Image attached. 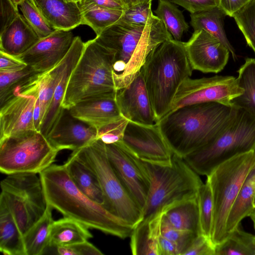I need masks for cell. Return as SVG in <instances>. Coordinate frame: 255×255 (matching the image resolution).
<instances>
[{"label": "cell", "mask_w": 255, "mask_h": 255, "mask_svg": "<svg viewBox=\"0 0 255 255\" xmlns=\"http://www.w3.org/2000/svg\"><path fill=\"white\" fill-rule=\"evenodd\" d=\"M48 204L64 216L89 229L125 239L134 227L108 211L84 194L71 179L63 165L52 164L39 174Z\"/></svg>", "instance_id": "1"}, {"label": "cell", "mask_w": 255, "mask_h": 255, "mask_svg": "<svg viewBox=\"0 0 255 255\" xmlns=\"http://www.w3.org/2000/svg\"><path fill=\"white\" fill-rule=\"evenodd\" d=\"M236 109L217 102L190 105L168 113L157 123L173 153L183 158L211 142Z\"/></svg>", "instance_id": "2"}, {"label": "cell", "mask_w": 255, "mask_h": 255, "mask_svg": "<svg viewBox=\"0 0 255 255\" xmlns=\"http://www.w3.org/2000/svg\"><path fill=\"white\" fill-rule=\"evenodd\" d=\"M172 38L156 15L146 25H131L120 19L95 38L115 52L113 76L117 91L132 81L154 48Z\"/></svg>", "instance_id": "3"}, {"label": "cell", "mask_w": 255, "mask_h": 255, "mask_svg": "<svg viewBox=\"0 0 255 255\" xmlns=\"http://www.w3.org/2000/svg\"><path fill=\"white\" fill-rule=\"evenodd\" d=\"M141 69L157 122L169 112L182 82L192 75L185 42L173 38L165 41L149 53Z\"/></svg>", "instance_id": "4"}, {"label": "cell", "mask_w": 255, "mask_h": 255, "mask_svg": "<svg viewBox=\"0 0 255 255\" xmlns=\"http://www.w3.org/2000/svg\"><path fill=\"white\" fill-rule=\"evenodd\" d=\"M142 162L150 182L142 220L162 213L178 202L197 197L203 183L183 158L174 154L168 162Z\"/></svg>", "instance_id": "5"}, {"label": "cell", "mask_w": 255, "mask_h": 255, "mask_svg": "<svg viewBox=\"0 0 255 255\" xmlns=\"http://www.w3.org/2000/svg\"><path fill=\"white\" fill-rule=\"evenodd\" d=\"M115 52L95 38L85 43L72 72L62 103L69 109L77 103L117 91L113 76Z\"/></svg>", "instance_id": "6"}, {"label": "cell", "mask_w": 255, "mask_h": 255, "mask_svg": "<svg viewBox=\"0 0 255 255\" xmlns=\"http://www.w3.org/2000/svg\"><path fill=\"white\" fill-rule=\"evenodd\" d=\"M255 149V117L236 107L233 116L209 143L183 159L197 174L208 176L223 162Z\"/></svg>", "instance_id": "7"}, {"label": "cell", "mask_w": 255, "mask_h": 255, "mask_svg": "<svg viewBox=\"0 0 255 255\" xmlns=\"http://www.w3.org/2000/svg\"><path fill=\"white\" fill-rule=\"evenodd\" d=\"M74 153L95 173L104 198L103 206L110 213L135 227L142 212L115 172L107 156L106 144L96 139Z\"/></svg>", "instance_id": "8"}, {"label": "cell", "mask_w": 255, "mask_h": 255, "mask_svg": "<svg viewBox=\"0 0 255 255\" xmlns=\"http://www.w3.org/2000/svg\"><path fill=\"white\" fill-rule=\"evenodd\" d=\"M255 164V151L238 155L218 165L208 176L213 201L211 240L216 246L226 239L231 208Z\"/></svg>", "instance_id": "9"}, {"label": "cell", "mask_w": 255, "mask_h": 255, "mask_svg": "<svg viewBox=\"0 0 255 255\" xmlns=\"http://www.w3.org/2000/svg\"><path fill=\"white\" fill-rule=\"evenodd\" d=\"M59 151L39 131L11 135L0 140V171L39 174L53 164Z\"/></svg>", "instance_id": "10"}, {"label": "cell", "mask_w": 255, "mask_h": 255, "mask_svg": "<svg viewBox=\"0 0 255 255\" xmlns=\"http://www.w3.org/2000/svg\"><path fill=\"white\" fill-rule=\"evenodd\" d=\"M2 199L12 213L22 235L44 214L47 206L37 174H8L0 181Z\"/></svg>", "instance_id": "11"}, {"label": "cell", "mask_w": 255, "mask_h": 255, "mask_svg": "<svg viewBox=\"0 0 255 255\" xmlns=\"http://www.w3.org/2000/svg\"><path fill=\"white\" fill-rule=\"evenodd\" d=\"M243 92L237 78L233 76L188 77L179 87L168 113L184 106L207 102L232 106L233 100Z\"/></svg>", "instance_id": "12"}, {"label": "cell", "mask_w": 255, "mask_h": 255, "mask_svg": "<svg viewBox=\"0 0 255 255\" xmlns=\"http://www.w3.org/2000/svg\"><path fill=\"white\" fill-rule=\"evenodd\" d=\"M109 160L116 175L131 197L142 209L150 182L142 160L123 142L106 144Z\"/></svg>", "instance_id": "13"}, {"label": "cell", "mask_w": 255, "mask_h": 255, "mask_svg": "<svg viewBox=\"0 0 255 255\" xmlns=\"http://www.w3.org/2000/svg\"><path fill=\"white\" fill-rule=\"evenodd\" d=\"M122 141L143 161L168 162L174 154L157 122L152 125H145L129 121Z\"/></svg>", "instance_id": "14"}, {"label": "cell", "mask_w": 255, "mask_h": 255, "mask_svg": "<svg viewBox=\"0 0 255 255\" xmlns=\"http://www.w3.org/2000/svg\"><path fill=\"white\" fill-rule=\"evenodd\" d=\"M185 47L193 70L205 73H218L226 66L229 49L216 37L205 30L194 31Z\"/></svg>", "instance_id": "15"}, {"label": "cell", "mask_w": 255, "mask_h": 255, "mask_svg": "<svg viewBox=\"0 0 255 255\" xmlns=\"http://www.w3.org/2000/svg\"><path fill=\"white\" fill-rule=\"evenodd\" d=\"M70 31L56 29L40 39L17 58L40 73L46 72L57 65L70 49L74 39Z\"/></svg>", "instance_id": "16"}, {"label": "cell", "mask_w": 255, "mask_h": 255, "mask_svg": "<svg viewBox=\"0 0 255 255\" xmlns=\"http://www.w3.org/2000/svg\"><path fill=\"white\" fill-rule=\"evenodd\" d=\"M46 138L58 151H74L97 139V129L74 117L69 109L63 108Z\"/></svg>", "instance_id": "17"}, {"label": "cell", "mask_w": 255, "mask_h": 255, "mask_svg": "<svg viewBox=\"0 0 255 255\" xmlns=\"http://www.w3.org/2000/svg\"><path fill=\"white\" fill-rule=\"evenodd\" d=\"M116 101L121 115L129 121L145 125L156 123L142 69L127 86L117 91Z\"/></svg>", "instance_id": "18"}, {"label": "cell", "mask_w": 255, "mask_h": 255, "mask_svg": "<svg viewBox=\"0 0 255 255\" xmlns=\"http://www.w3.org/2000/svg\"><path fill=\"white\" fill-rule=\"evenodd\" d=\"M38 97V94H18L0 106V140L23 131L36 130L34 111Z\"/></svg>", "instance_id": "19"}, {"label": "cell", "mask_w": 255, "mask_h": 255, "mask_svg": "<svg viewBox=\"0 0 255 255\" xmlns=\"http://www.w3.org/2000/svg\"><path fill=\"white\" fill-rule=\"evenodd\" d=\"M117 91L81 101L69 109L70 112L98 130L122 116L116 101Z\"/></svg>", "instance_id": "20"}, {"label": "cell", "mask_w": 255, "mask_h": 255, "mask_svg": "<svg viewBox=\"0 0 255 255\" xmlns=\"http://www.w3.org/2000/svg\"><path fill=\"white\" fill-rule=\"evenodd\" d=\"M85 43L79 36L74 37L68 52V59L62 75L56 87L52 101L42 122L40 131L46 137L58 120L63 108V100L70 76L78 63L84 49Z\"/></svg>", "instance_id": "21"}, {"label": "cell", "mask_w": 255, "mask_h": 255, "mask_svg": "<svg viewBox=\"0 0 255 255\" xmlns=\"http://www.w3.org/2000/svg\"><path fill=\"white\" fill-rule=\"evenodd\" d=\"M49 23L56 29L70 31L82 24L77 2L71 0H33Z\"/></svg>", "instance_id": "22"}, {"label": "cell", "mask_w": 255, "mask_h": 255, "mask_svg": "<svg viewBox=\"0 0 255 255\" xmlns=\"http://www.w3.org/2000/svg\"><path fill=\"white\" fill-rule=\"evenodd\" d=\"M40 38L20 14L0 34V51L16 57L24 53Z\"/></svg>", "instance_id": "23"}, {"label": "cell", "mask_w": 255, "mask_h": 255, "mask_svg": "<svg viewBox=\"0 0 255 255\" xmlns=\"http://www.w3.org/2000/svg\"><path fill=\"white\" fill-rule=\"evenodd\" d=\"M162 214L142 220L134 228L130 236L132 255H159L158 239Z\"/></svg>", "instance_id": "24"}, {"label": "cell", "mask_w": 255, "mask_h": 255, "mask_svg": "<svg viewBox=\"0 0 255 255\" xmlns=\"http://www.w3.org/2000/svg\"><path fill=\"white\" fill-rule=\"evenodd\" d=\"M32 67L12 72H0V106L18 95H26L39 82L41 75Z\"/></svg>", "instance_id": "25"}, {"label": "cell", "mask_w": 255, "mask_h": 255, "mask_svg": "<svg viewBox=\"0 0 255 255\" xmlns=\"http://www.w3.org/2000/svg\"><path fill=\"white\" fill-rule=\"evenodd\" d=\"M162 218L177 229L202 234L197 197L170 206L162 212Z\"/></svg>", "instance_id": "26"}, {"label": "cell", "mask_w": 255, "mask_h": 255, "mask_svg": "<svg viewBox=\"0 0 255 255\" xmlns=\"http://www.w3.org/2000/svg\"><path fill=\"white\" fill-rule=\"evenodd\" d=\"M64 165L77 188L91 200L103 206V193L97 177L92 170L73 153Z\"/></svg>", "instance_id": "27"}, {"label": "cell", "mask_w": 255, "mask_h": 255, "mask_svg": "<svg viewBox=\"0 0 255 255\" xmlns=\"http://www.w3.org/2000/svg\"><path fill=\"white\" fill-rule=\"evenodd\" d=\"M0 251L5 255H26L23 235L12 213L1 198Z\"/></svg>", "instance_id": "28"}, {"label": "cell", "mask_w": 255, "mask_h": 255, "mask_svg": "<svg viewBox=\"0 0 255 255\" xmlns=\"http://www.w3.org/2000/svg\"><path fill=\"white\" fill-rule=\"evenodd\" d=\"M89 229L82 223L66 216L54 221L51 228L48 248L88 241L93 237Z\"/></svg>", "instance_id": "29"}, {"label": "cell", "mask_w": 255, "mask_h": 255, "mask_svg": "<svg viewBox=\"0 0 255 255\" xmlns=\"http://www.w3.org/2000/svg\"><path fill=\"white\" fill-rule=\"evenodd\" d=\"M225 13L219 7L190 14V23L194 31L202 29L218 39L229 49L234 61L237 59L235 50L228 40L224 28Z\"/></svg>", "instance_id": "30"}, {"label": "cell", "mask_w": 255, "mask_h": 255, "mask_svg": "<svg viewBox=\"0 0 255 255\" xmlns=\"http://www.w3.org/2000/svg\"><path fill=\"white\" fill-rule=\"evenodd\" d=\"M53 209L47 204L43 215L23 235L26 255H43L48 249L51 228L54 222Z\"/></svg>", "instance_id": "31"}, {"label": "cell", "mask_w": 255, "mask_h": 255, "mask_svg": "<svg viewBox=\"0 0 255 255\" xmlns=\"http://www.w3.org/2000/svg\"><path fill=\"white\" fill-rule=\"evenodd\" d=\"M255 196V173H249L242 185L229 213L226 223L228 235L240 223L250 217L255 208L253 201Z\"/></svg>", "instance_id": "32"}, {"label": "cell", "mask_w": 255, "mask_h": 255, "mask_svg": "<svg viewBox=\"0 0 255 255\" xmlns=\"http://www.w3.org/2000/svg\"><path fill=\"white\" fill-rule=\"evenodd\" d=\"M237 80L243 93L232 101V105L243 109L255 117V58H247L238 70Z\"/></svg>", "instance_id": "33"}, {"label": "cell", "mask_w": 255, "mask_h": 255, "mask_svg": "<svg viewBox=\"0 0 255 255\" xmlns=\"http://www.w3.org/2000/svg\"><path fill=\"white\" fill-rule=\"evenodd\" d=\"M78 3L82 13V24L91 27L97 36L120 21L124 11L92 4Z\"/></svg>", "instance_id": "34"}, {"label": "cell", "mask_w": 255, "mask_h": 255, "mask_svg": "<svg viewBox=\"0 0 255 255\" xmlns=\"http://www.w3.org/2000/svg\"><path fill=\"white\" fill-rule=\"evenodd\" d=\"M215 255H255V236L244 231L240 223L215 246Z\"/></svg>", "instance_id": "35"}, {"label": "cell", "mask_w": 255, "mask_h": 255, "mask_svg": "<svg viewBox=\"0 0 255 255\" xmlns=\"http://www.w3.org/2000/svg\"><path fill=\"white\" fill-rule=\"evenodd\" d=\"M154 12L173 38L181 41L184 32L188 31L189 26L176 4L168 0H158Z\"/></svg>", "instance_id": "36"}, {"label": "cell", "mask_w": 255, "mask_h": 255, "mask_svg": "<svg viewBox=\"0 0 255 255\" xmlns=\"http://www.w3.org/2000/svg\"><path fill=\"white\" fill-rule=\"evenodd\" d=\"M68 59L67 52L64 58L57 65L41 75L38 85V100L42 122L51 103L56 87L67 64Z\"/></svg>", "instance_id": "37"}, {"label": "cell", "mask_w": 255, "mask_h": 255, "mask_svg": "<svg viewBox=\"0 0 255 255\" xmlns=\"http://www.w3.org/2000/svg\"><path fill=\"white\" fill-rule=\"evenodd\" d=\"M197 200L201 233L211 238L213 223V201L212 190L207 180L199 187L197 194Z\"/></svg>", "instance_id": "38"}, {"label": "cell", "mask_w": 255, "mask_h": 255, "mask_svg": "<svg viewBox=\"0 0 255 255\" xmlns=\"http://www.w3.org/2000/svg\"><path fill=\"white\" fill-rule=\"evenodd\" d=\"M19 6L22 16L40 39L56 30L49 23L33 0H22Z\"/></svg>", "instance_id": "39"}, {"label": "cell", "mask_w": 255, "mask_h": 255, "mask_svg": "<svg viewBox=\"0 0 255 255\" xmlns=\"http://www.w3.org/2000/svg\"><path fill=\"white\" fill-rule=\"evenodd\" d=\"M233 17L247 44L255 54V0H252Z\"/></svg>", "instance_id": "40"}, {"label": "cell", "mask_w": 255, "mask_h": 255, "mask_svg": "<svg viewBox=\"0 0 255 255\" xmlns=\"http://www.w3.org/2000/svg\"><path fill=\"white\" fill-rule=\"evenodd\" d=\"M160 234L177 246L180 252V255H183L194 238L199 235L175 228L162 218L161 222Z\"/></svg>", "instance_id": "41"}, {"label": "cell", "mask_w": 255, "mask_h": 255, "mask_svg": "<svg viewBox=\"0 0 255 255\" xmlns=\"http://www.w3.org/2000/svg\"><path fill=\"white\" fill-rule=\"evenodd\" d=\"M128 122L122 116L102 126L97 130V139H100L106 144L122 141Z\"/></svg>", "instance_id": "42"}, {"label": "cell", "mask_w": 255, "mask_h": 255, "mask_svg": "<svg viewBox=\"0 0 255 255\" xmlns=\"http://www.w3.org/2000/svg\"><path fill=\"white\" fill-rule=\"evenodd\" d=\"M151 2L134 5L124 11L122 21L134 25H146L153 18Z\"/></svg>", "instance_id": "43"}, {"label": "cell", "mask_w": 255, "mask_h": 255, "mask_svg": "<svg viewBox=\"0 0 255 255\" xmlns=\"http://www.w3.org/2000/svg\"><path fill=\"white\" fill-rule=\"evenodd\" d=\"M59 255H102L103 253L88 241L54 248Z\"/></svg>", "instance_id": "44"}, {"label": "cell", "mask_w": 255, "mask_h": 255, "mask_svg": "<svg viewBox=\"0 0 255 255\" xmlns=\"http://www.w3.org/2000/svg\"><path fill=\"white\" fill-rule=\"evenodd\" d=\"M183 255H215V245L211 238L200 234L194 238Z\"/></svg>", "instance_id": "45"}, {"label": "cell", "mask_w": 255, "mask_h": 255, "mask_svg": "<svg viewBox=\"0 0 255 255\" xmlns=\"http://www.w3.org/2000/svg\"><path fill=\"white\" fill-rule=\"evenodd\" d=\"M194 14L218 6V0H168Z\"/></svg>", "instance_id": "46"}, {"label": "cell", "mask_w": 255, "mask_h": 255, "mask_svg": "<svg viewBox=\"0 0 255 255\" xmlns=\"http://www.w3.org/2000/svg\"><path fill=\"white\" fill-rule=\"evenodd\" d=\"M0 0V32L4 30L20 14L10 0Z\"/></svg>", "instance_id": "47"}, {"label": "cell", "mask_w": 255, "mask_h": 255, "mask_svg": "<svg viewBox=\"0 0 255 255\" xmlns=\"http://www.w3.org/2000/svg\"><path fill=\"white\" fill-rule=\"evenodd\" d=\"M27 65L16 57L0 51V72H12L23 69Z\"/></svg>", "instance_id": "48"}, {"label": "cell", "mask_w": 255, "mask_h": 255, "mask_svg": "<svg viewBox=\"0 0 255 255\" xmlns=\"http://www.w3.org/2000/svg\"><path fill=\"white\" fill-rule=\"evenodd\" d=\"M252 0H218V7L230 17L234 16Z\"/></svg>", "instance_id": "49"}, {"label": "cell", "mask_w": 255, "mask_h": 255, "mask_svg": "<svg viewBox=\"0 0 255 255\" xmlns=\"http://www.w3.org/2000/svg\"><path fill=\"white\" fill-rule=\"evenodd\" d=\"M78 2L92 4L109 9L123 11L127 8L124 0H81Z\"/></svg>", "instance_id": "50"}, {"label": "cell", "mask_w": 255, "mask_h": 255, "mask_svg": "<svg viewBox=\"0 0 255 255\" xmlns=\"http://www.w3.org/2000/svg\"><path fill=\"white\" fill-rule=\"evenodd\" d=\"M159 255H180L177 246L161 234L158 239Z\"/></svg>", "instance_id": "51"}, {"label": "cell", "mask_w": 255, "mask_h": 255, "mask_svg": "<svg viewBox=\"0 0 255 255\" xmlns=\"http://www.w3.org/2000/svg\"><path fill=\"white\" fill-rule=\"evenodd\" d=\"M153 0H124L127 8H128L134 5L148 3L151 2Z\"/></svg>", "instance_id": "52"}, {"label": "cell", "mask_w": 255, "mask_h": 255, "mask_svg": "<svg viewBox=\"0 0 255 255\" xmlns=\"http://www.w3.org/2000/svg\"><path fill=\"white\" fill-rule=\"evenodd\" d=\"M13 5L16 7L18 8L20 3L21 2L22 0H10Z\"/></svg>", "instance_id": "53"}, {"label": "cell", "mask_w": 255, "mask_h": 255, "mask_svg": "<svg viewBox=\"0 0 255 255\" xmlns=\"http://www.w3.org/2000/svg\"><path fill=\"white\" fill-rule=\"evenodd\" d=\"M250 217H251V218L253 222L254 229L255 230V212L254 211L253 212V213H252V214L251 215Z\"/></svg>", "instance_id": "54"}, {"label": "cell", "mask_w": 255, "mask_h": 255, "mask_svg": "<svg viewBox=\"0 0 255 255\" xmlns=\"http://www.w3.org/2000/svg\"><path fill=\"white\" fill-rule=\"evenodd\" d=\"M250 173H255V164L254 165V167H253V168L252 169V170H251Z\"/></svg>", "instance_id": "55"}, {"label": "cell", "mask_w": 255, "mask_h": 255, "mask_svg": "<svg viewBox=\"0 0 255 255\" xmlns=\"http://www.w3.org/2000/svg\"><path fill=\"white\" fill-rule=\"evenodd\" d=\"M253 205H254V207L255 209V198H254V201H253Z\"/></svg>", "instance_id": "56"}, {"label": "cell", "mask_w": 255, "mask_h": 255, "mask_svg": "<svg viewBox=\"0 0 255 255\" xmlns=\"http://www.w3.org/2000/svg\"><path fill=\"white\" fill-rule=\"evenodd\" d=\"M71 0L78 2L81 0Z\"/></svg>", "instance_id": "57"}, {"label": "cell", "mask_w": 255, "mask_h": 255, "mask_svg": "<svg viewBox=\"0 0 255 255\" xmlns=\"http://www.w3.org/2000/svg\"><path fill=\"white\" fill-rule=\"evenodd\" d=\"M254 211L255 212V210H254Z\"/></svg>", "instance_id": "58"}]
</instances>
